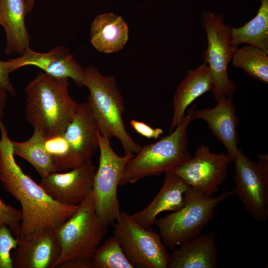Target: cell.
<instances>
[{
    "instance_id": "obj_1",
    "label": "cell",
    "mask_w": 268,
    "mask_h": 268,
    "mask_svg": "<svg viewBox=\"0 0 268 268\" xmlns=\"http://www.w3.org/2000/svg\"><path fill=\"white\" fill-rule=\"evenodd\" d=\"M0 130V180L21 207L18 239L55 231L76 211L78 205L67 206L56 201L26 174L15 161L11 140L1 120Z\"/></svg>"
},
{
    "instance_id": "obj_2",
    "label": "cell",
    "mask_w": 268,
    "mask_h": 268,
    "mask_svg": "<svg viewBox=\"0 0 268 268\" xmlns=\"http://www.w3.org/2000/svg\"><path fill=\"white\" fill-rule=\"evenodd\" d=\"M68 78L39 73L26 87L27 121L45 138L63 134L78 103L68 92Z\"/></svg>"
},
{
    "instance_id": "obj_3",
    "label": "cell",
    "mask_w": 268,
    "mask_h": 268,
    "mask_svg": "<svg viewBox=\"0 0 268 268\" xmlns=\"http://www.w3.org/2000/svg\"><path fill=\"white\" fill-rule=\"evenodd\" d=\"M84 86L89 91L87 103L97 130L109 139H118L124 155L137 153L141 146L135 142L128 133L123 115L124 101L114 75L105 76L93 66L84 69Z\"/></svg>"
},
{
    "instance_id": "obj_4",
    "label": "cell",
    "mask_w": 268,
    "mask_h": 268,
    "mask_svg": "<svg viewBox=\"0 0 268 268\" xmlns=\"http://www.w3.org/2000/svg\"><path fill=\"white\" fill-rule=\"evenodd\" d=\"M192 119L185 116L177 127L157 141L142 146L126 164L119 186L173 171L190 160L187 129Z\"/></svg>"
},
{
    "instance_id": "obj_5",
    "label": "cell",
    "mask_w": 268,
    "mask_h": 268,
    "mask_svg": "<svg viewBox=\"0 0 268 268\" xmlns=\"http://www.w3.org/2000/svg\"><path fill=\"white\" fill-rule=\"evenodd\" d=\"M234 194L235 189H232L215 197H209L190 187L185 194V204L181 209L157 218L154 222L166 248L173 251L177 246L202 234L213 218L214 208Z\"/></svg>"
},
{
    "instance_id": "obj_6",
    "label": "cell",
    "mask_w": 268,
    "mask_h": 268,
    "mask_svg": "<svg viewBox=\"0 0 268 268\" xmlns=\"http://www.w3.org/2000/svg\"><path fill=\"white\" fill-rule=\"evenodd\" d=\"M108 230L96 212L92 190L55 231L60 254L55 268L73 258L92 259Z\"/></svg>"
},
{
    "instance_id": "obj_7",
    "label": "cell",
    "mask_w": 268,
    "mask_h": 268,
    "mask_svg": "<svg viewBox=\"0 0 268 268\" xmlns=\"http://www.w3.org/2000/svg\"><path fill=\"white\" fill-rule=\"evenodd\" d=\"M201 19L207 40V47L202 57L212 75L214 99L218 102L233 97L237 85L229 78L227 70L237 48L231 43V26L225 24L222 14L209 10L203 11Z\"/></svg>"
},
{
    "instance_id": "obj_8",
    "label": "cell",
    "mask_w": 268,
    "mask_h": 268,
    "mask_svg": "<svg viewBox=\"0 0 268 268\" xmlns=\"http://www.w3.org/2000/svg\"><path fill=\"white\" fill-rule=\"evenodd\" d=\"M97 135L100 157L92 192L96 213L108 228L120 214L117 189L125 166L134 156L118 155L112 148L110 139L98 131Z\"/></svg>"
},
{
    "instance_id": "obj_9",
    "label": "cell",
    "mask_w": 268,
    "mask_h": 268,
    "mask_svg": "<svg viewBox=\"0 0 268 268\" xmlns=\"http://www.w3.org/2000/svg\"><path fill=\"white\" fill-rule=\"evenodd\" d=\"M114 236L134 268H167L169 255L160 235L145 228L121 212L115 222Z\"/></svg>"
},
{
    "instance_id": "obj_10",
    "label": "cell",
    "mask_w": 268,
    "mask_h": 268,
    "mask_svg": "<svg viewBox=\"0 0 268 268\" xmlns=\"http://www.w3.org/2000/svg\"><path fill=\"white\" fill-rule=\"evenodd\" d=\"M258 158L254 162L238 148L233 160L234 189L245 210L254 219L265 221L268 218V155Z\"/></svg>"
},
{
    "instance_id": "obj_11",
    "label": "cell",
    "mask_w": 268,
    "mask_h": 268,
    "mask_svg": "<svg viewBox=\"0 0 268 268\" xmlns=\"http://www.w3.org/2000/svg\"><path fill=\"white\" fill-rule=\"evenodd\" d=\"M233 162L227 153H215L202 144L195 156L172 171L191 187L212 197L226 178L229 165Z\"/></svg>"
},
{
    "instance_id": "obj_12",
    "label": "cell",
    "mask_w": 268,
    "mask_h": 268,
    "mask_svg": "<svg viewBox=\"0 0 268 268\" xmlns=\"http://www.w3.org/2000/svg\"><path fill=\"white\" fill-rule=\"evenodd\" d=\"M4 64L9 73L21 67L33 66L50 75L70 78L77 86H84V69L64 46H57L47 53L37 52L29 47L20 57L4 61Z\"/></svg>"
},
{
    "instance_id": "obj_13",
    "label": "cell",
    "mask_w": 268,
    "mask_h": 268,
    "mask_svg": "<svg viewBox=\"0 0 268 268\" xmlns=\"http://www.w3.org/2000/svg\"><path fill=\"white\" fill-rule=\"evenodd\" d=\"M96 167L92 162L65 172H55L42 177L39 185L54 201L64 205H79L91 192Z\"/></svg>"
},
{
    "instance_id": "obj_14",
    "label": "cell",
    "mask_w": 268,
    "mask_h": 268,
    "mask_svg": "<svg viewBox=\"0 0 268 268\" xmlns=\"http://www.w3.org/2000/svg\"><path fill=\"white\" fill-rule=\"evenodd\" d=\"M187 114L192 120L200 119L206 122L213 135L225 147L233 162L238 149L237 128L239 119L233 97L217 102L213 108L197 110L195 105L187 111Z\"/></svg>"
},
{
    "instance_id": "obj_15",
    "label": "cell",
    "mask_w": 268,
    "mask_h": 268,
    "mask_svg": "<svg viewBox=\"0 0 268 268\" xmlns=\"http://www.w3.org/2000/svg\"><path fill=\"white\" fill-rule=\"evenodd\" d=\"M64 136L72 152L76 167L92 162L99 148L97 130L87 102L78 103Z\"/></svg>"
},
{
    "instance_id": "obj_16",
    "label": "cell",
    "mask_w": 268,
    "mask_h": 268,
    "mask_svg": "<svg viewBox=\"0 0 268 268\" xmlns=\"http://www.w3.org/2000/svg\"><path fill=\"white\" fill-rule=\"evenodd\" d=\"M60 254L55 231L18 239L12 258L15 268H54Z\"/></svg>"
},
{
    "instance_id": "obj_17",
    "label": "cell",
    "mask_w": 268,
    "mask_h": 268,
    "mask_svg": "<svg viewBox=\"0 0 268 268\" xmlns=\"http://www.w3.org/2000/svg\"><path fill=\"white\" fill-rule=\"evenodd\" d=\"M165 174L163 185L151 202L142 210L130 215L145 228H151L161 212L177 211L185 204V194L191 187L172 171Z\"/></svg>"
},
{
    "instance_id": "obj_18",
    "label": "cell",
    "mask_w": 268,
    "mask_h": 268,
    "mask_svg": "<svg viewBox=\"0 0 268 268\" xmlns=\"http://www.w3.org/2000/svg\"><path fill=\"white\" fill-rule=\"evenodd\" d=\"M214 232L201 234L181 244L169 255L167 268H216L218 250Z\"/></svg>"
},
{
    "instance_id": "obj_19",
    "label": "cell",
    "mask_w": 268,
    "mask_h": 268,
    "mask_svg": "<svg viewBox=\"0 0 268 268\" xmlns=\"http://www.w3.org/2000/svg\"><path fill=\"white\" fill-rule=\"evenodd\" d=\"M213 81L207 65L203 63L195 69L189 70L174 96L169 133L182 121L187 108L195 99L207 92H213Z\"/></svg>"
},
{
    "instance_id": "obj_20",
    "label": "cell",
    "mask_w": 268,
    "mask_h": 268,
    "mask_svg": "<svg viewBox=\"0 0 268 268\" xmlns=\"http://www.w3.org/2000/svg\"><path fill=\"white\" fill-rule=\"evenodd\" d=\"M129 27L121 16L112 12L96 16L90 27V42L99 52H117L126 45L129 39Z\"/></svg>"
},
{
    "instance_id": "obj_21",
    "label": "cell",
    "mask_w": 268,
    "mask_h": 268,
    "mask_svg": "<svg viewBox=\"0 0 268 268\" xmlns=\"http://www.w3.org/2000/svg\"><path fill=\"white\" fill-rule=\"evenodd\" d=\"M0 9L6 35L4 53L21 55L30 43L25 23L27 12L24 0H0Z\"/></svg>"
},
{
    "instance_id": "obj_22",
    "label": "cell",
    "mask_w": 268,
    "mask_h": 268,
    "mask_svg": "<svg viewBox=\"0 0 268 268\" xmlns=\"http://www.w3.org/2000/svg\"><path fill=\"white\" fill-rule=\"evenodd\" d=\"M230 33L235 47L245 43L268 52V0H261L256 16L242 26L231 27Z\"/></svg>"
},
{
    "instance_id": "obj_23",
    "label": "cell",
    "mask_w": 268,
    "mask_h": 268,
    "mask_svg": "<svg viewBox=\"0 0 268 268\" xmlns=\"http://www.w3.org/2000/svg\"><path fill=\"white\" fill-rule=\"evenodd\" d=\"M45 137L39 130L34 129L32 136L23 142L11 140L14 155L18 156L28 161L37 171L41 178L57 172L53 161L45 145Z\"/></svg>"
},
{
    "instance_id": "obj_24",
    "label": "cell",
    "mask_w": 268,
    "mask_h": 268,
    "mask_svg": "<svg viewBox=\"0 0 268 268\" xmlns=\"http://www.w3.org/2000/svg\"><path fill=\"white\" fill-rule=\"evenodd\" d=\"M234 67L242 69L249 76L268 83V52L251 45L237 48L232 58Z\"/></svg>"
},
{
    "instance_id": "obj_25",
    "label": "cell",
    "mask_w": 268,
    "mask_h": 268,
    "mask_svg": "<svg viewBox=\"0 0 268 268\" xmlns=\"http://www.w3.org/2000/svg\"><path fill=\"white\" fill-rule=\"evenodd\" d=\"M91 260L92 268H134L115 236L100 244Z\"/></svg>"
},
{
    "instance_id": "obj_26",
    "label": "cell",
    "mask_w": 268,
    "mask_h": 268,
    "mask_svg": "<svg viewBox=\"0 0 268 268\" xmlns=\"http://www.w3.org/2000/svg\"><path fill=\"white\" fill-rule=\"evenodd\" d=\"M45 145L57 172L76 167L71 147L64 134L45 138Z\"/></svg>"
},
{
    "instance_id": "obj_27",
    "label": "cell",
    "mask_w": 268,
    "mask_h": 268,
    "mask_svg": "<svg viewBox=\"0 0 268 268\" xmlns=\"http://www.w3.org/2000/svg\"><path fill=\"white\" fill-rule=\"evenodd\" d=\"M18 239L8 226L0 222V268H13L11 251L15 249Z\"/></svg>"
},
{
    "instance_id": "obj_28",
    "label": "cell",
    "mask_w": 268,
    "mask_h": 268,
    "mask_svg": "<svg viewBox=\"0 0 268 268\" xmlns=\"http://www.w3.org/2000/svg\"><path fill=\"white\" fill-rule=\"evenodd\" d=\"M21 212L0 199V222L6 223L17 239L20 234Z\"/></svg>"
},
{
    "instance_id": "obj_29",
    "label": "cell",
    "mask_w": 268,
    "mask_h": 268,
    "mask_svg": "<svg viewBox=\"0 0 268 268\" xmlns=\"http://www.w3.org/2000/svg\"><path fill=\"white\" fill-rule=\"evenodd\" d=\"M130 123L137 133L148 139H157L163 133L162 129L152 128L143 122L133 119L130 121Z\"/></svg>"
},
{
    "instance_id": "obj_30",
    "label": "cell",
    "mask_w": 268,
    "mask_h": 268,
    "mask_svg": "<svg viewBox=\"0 0 268 268\" xmlns=\"http://www.w3.org/2000/svg\"><path fill=\"white\" fill-rule=\"evenodd\" d=\"M57 268H92V260L83 258H73L62 263Z\"/></svg>"
},
{
    "instance_id": "obj_31",
    "label": "cell",
    "mask_w": 268,
    "mask_h": 268,
    "mask_svg": "<svg viewBox=\"0 0 268 268\" xmlns=\"http://www.w3.org/2000/svg\"><path fill=\"white\" fill-rule=\"evenodd\" d=\"M9 73L6 70L4 61H0V85L2 86L7 92L14 95L15 90L9 79Z\"/></svg>"
},
{
    "instance_id": "obj_32",
    "label": "cell",
    "mask_w": 268,
    "mask_h": 268,
    "mask_svg": "<svg viewBox=\"0 0 268 268\" xmlns=\"http://www.w3.org/2000/svg\"><path fill=\"white\" fill-rule=\"evenodd\" d=\"M7 92L0 85V119L3 115V109L7 100Z\"/></svg>"
},
{
    "instance_id": "obj_33",
    "label": "cell",
    "mask_w": 268,
    "mask_h": 268,
    "mask_svg": "<svg viewBox=\"0 0 268 268\" xmlns=\"http://www.w3.org/2000/svg\"><path fill=\"white\" fill-rule=\"evenodd\" d=\"M36 0H24L27 13L33 9Z\"/></svg>"
},
{
    "instance_id": "obj_34",
    "label": "cell",
    "mask_w": 268,
    "mask_h": 268,
    "mask_svg": "<svg viewBox=\"0 0 268 268\" xmlns=\"http://www.w3.org/2000/svg\"><path fill=\"white\" fill-rule=\"evenodd\" d=\"M0 25L2 26V18H1V13H0Z\"/></svg>"
}]
</instances>
